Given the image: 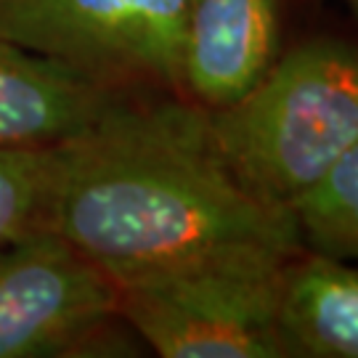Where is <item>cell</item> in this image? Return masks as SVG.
<instances>
[{"label": "cell", "mask_w": 358, "mask_h": 358, "mask_svg": "<svg viewBox=\"0 0 358 358\" xmlns=\"http://www.w3.org/2000/svg\"><path fill=\"white\" fill-rule=\"evenodd\" d=\"M122 96L45 56L0 40V143L64 141Z\"/></svg>", "instance_id": "7"}, {"label": "cell", "mask_w": 358, "mask_h": 358, "mask_svg": "<svg viewBox=\"0 0 358 358\" xmlns=\"http://www.w3.org/2000/svg\"><path fill=\"white\" fill-rule=\"evenodd\" d=\"M279 59V0H189L180 85L205 109L244 99Z\"/></svg>", "instance_id": "6"}, {"label": "cell", "mask_w": 358, "mask_h": 358, "mask_svg": "<svg viewBox=\"0 0 358 358\" xmlns=\"http://www.w3.org/2000/svg\"><path fill=\"white\" fill-rule=\"evenodd\" d=\"M189 0H0V40L115 88L183 90Z\"/></svg>", "instance_id": "4"}, {"label": "cell", "mask_w": 358, "mask_h": 358, "mask_svg": "<svg viewBox=\"0 0 358 358\" xmlns=\"http://www.w3.org/2000/svg\"><path fill=\"white\" fill-rule=\"evenodd\" d=\"M40 226L112 282L229 255L297 257L287 207L257 196L196 101L130 103L53 143Z\"/></svg>", "instance_id": "1"}, {"label": "cell", "mask_w": 358, "mask_h": 358, "mask_svg": "<svg viewBox=\"0 0 358 358\" xmlns=\"http://www.w3.org/2000/svg\"><path fill=\"white\" fill-rule=\"evenodd\" d=\"M279 332L287 356L358 358V266L303 250L284 271Z\"/></svg>", "instance_id": "8"}, {"label": "cell", "mask_w": 358, "mask_h": 358, "mask_svg": "<svg viewBox=\"0 0 358 358\" xmlns=\"http://www.w3.org/2000/svg\"><path fill=\"white\" fill-rule=\"evenodd\" d=\"M53 162V143H0V247L38 229Z\"/></svg>", "instance_id": "10"}, {"label": "cell", "mask_w": 358, "mask_h": 358, "mask_svg": "<svg viewBox=\"0 0 358 358\" xmlns=\"http://www.w3.org/2000/svg\"><path fill=\"white\" fill-rule=\"evenodd\" d=\"M294 257L229 255L117 282V313L162 358H287L279 294Z\"/></svg>", "instance_id": "3"}, {"label": "cell", "mask_w": 358, "mask_h": 358, "mask_svg": "<svg viewBox=\"0 0 358 358\" xmlns=\"http://www.w3.org/2000/svg\"><path fill=\"white\" fill-rule=\"evenodd\" d=\"M115 319L112 276L51 229L0 247V358L72 353Z\"/></svg>", "instance_id": "5"}, {"label": "cell", "mask_w": 358, "mask_h": 358, "mask_svg": "<svg viewBox=\"0 0 358 358\" xmlns=\"http://www.w3.org/2000/svg\"><path fill=\"white\" fill-rule=\"evenodd\" d=\"M210 120L239 178L289 210L358 141V48L340 38L300 43Z\"/></svg>", "instance_id": "2"}, {"label": "cell", "mask_w": 358, "mask_h": 358, "mask_svg": "<svg viewBox=\"0 0 358 358\" xmlns=\"http://www.w3.org/2000/svg\"><path fill=\"white\" fill-rule=\"evenodd\" d=\"M348 3H350V6H353V11L358 13V0H348Z\"/></svg>", "instance_id": "11"}, {"label": "cell", "mask_w": 358, "mask_h": 358, "mask_svg": "<svg viewBox=\"0 0 358 358\" xmlns=\"http://www.w3.org/2000/svg\"><path fill=\"white\" fill-rule=\"evenodd\" d=\"M310 252L358 263V141L289 205Z\"/></svg>", "instance_id": "9"}]
</instances>
